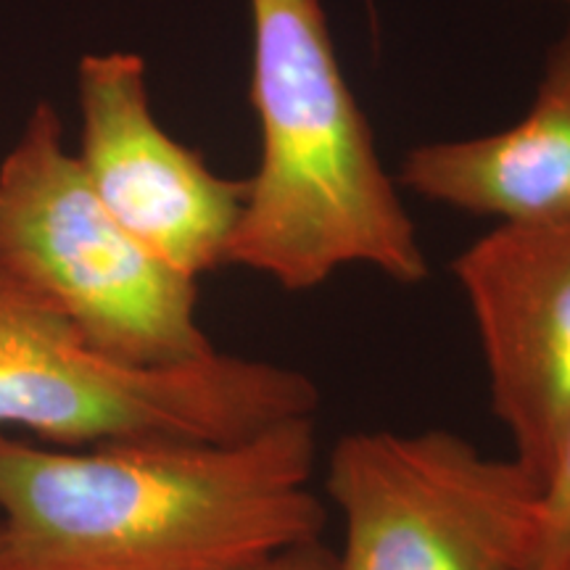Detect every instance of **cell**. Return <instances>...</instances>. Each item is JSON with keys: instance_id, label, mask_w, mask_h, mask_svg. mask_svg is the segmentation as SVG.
<instances>
[{"instance_id": "6da1fadb", "label": "cell", "mask_w": 570, "mask_h": 570, "mask_svg": "<svg viewBox=\"0 0 570 570\" xmlns=\"http://www.w3.org/2000/svg\"><path fill=\"white\" fill-rule=\"evenodd\" d=\"M315 423L85 449L0 433V570H217L317 539Z\"/></svg>"}, {"instance_id": "7a4b0ae2", "label": "cell", "mask_w": 570, "mask_h": 570, "mask_svg": "<svg viewBox=\"0 0 570 570\" xmlns=\"http://www.w3.org/2000/svg\"><path fill=\"white\" fill-rule=\"evenodd\" d=\"M259 167L225 265L298 294L348 265L428 277L415 223L377 159L320 0H248Z\"/></svg>"}, {"instance_id": "3957f363", "label": "cell", "mask_w": 570, "mask_h": 570, "mask_svg": "<svg viewBox=\"0 0 570 570\" xmlns=\"http://www.w3.org/2000/svg\"><path fill=\"white\" fill-rule=\"evenodd\" d=\"M317 389L275 362L214 352L142 367L92 348L0 273V433L85 449L114 441H240L312 417Z\"/></svg>"}, {"instance_id": "277c9868", "label": "cell", "mask_w": 570, "mask_h": 570, "mask_svg": "<svg viewBox=\"0 0 570 570\" xmlns=\"http://www.w3.org/2000/svg\"><path fill=\"white\" fill-rule=\"evenodd\" d=\"M0 273L111 360L175 367L217 352L198 323V281L106 212L48 101L0 161Z\"/></svg>"}, {"instance_id": "5b68a950", "label": "cell", "mask_w": 570, "mask_h": 570, "mask_svg": "<svg viewBox=\"0 0 570 570\" xmlns=\"http://www.w3.org/2000/svg\"><path fill=\"white\" fill-rule=\"evenodd\" d=\"M344 515L336 570H531L544 483L458 433L362 431L327 465Z\"/></svg>"}, {"instance_id": "8992f818", "label": "cell", "mask_w": 570, "mask_h": 570, "mask_svg": "<svg viewBox=\"0 0 570 570\" xmlns=\"http://www.w3.org/2000/svg\"><path fill=\"white\" fill-rule=\"evenodd\" d=\"M75 156L106 212L154 256L198 281L225 265L246 204V180L212 173L204 156L154 117L138 53L82 56Z\"/></svg>"}, {"instance_id": "52a82bcc", "label": "cell", "mask_w": 570, "mask_h": 570, "mask_svg": "<svg viewBox=\"0 0 570 570\" xmlns=\"http://www.w3.org/2000/svg\"><path fill=\"white\" fill-rule=\"evenodd\" d=\"M491 410L544 483L570 420V219L499 223L454 259Z\"/></svg>"}, {"instance_id": "ba28073f", "label": "cell", "mask_w": 570, "mask_h": 570, "mask_svg": "<svg viewBox=\"0 0 570 570\" xmlns=\"http://www.w3.org/2000/svg\"><path fill=\"white\" fill-rule=\"evenodd\" d=\"M399 183L428 202L499 223L570 219V17L523 119L481 138L410 148Z\"/></svg>"}, {"instance_id": "9c48e42d", "label": "cell", "mask_w": 570, "mask_h": 570, "mask_svg": "<svg viewBox=\"0 0 570 570\" xmlns=\"http://www.w3.org/2000/svg\"><path fill=\"white\" fill-rule=\"evenodd\" d=\"M570 541V420L562 431V439L554 452L552 468L544 479V497H541V539L537 562L531 570H537L544 562H550L562 547Z\"/></svg>"}, {"instance_id": "30bf717a", "label": "cell", "mask_w": 570, "mask_h": 570, "mask_svg": "<svg viewBox=\"0 0 570 570\" xmlns=\"http://www.w3.org/2000/svg\"><path fill=\"white\" fill-rule=\"evenodd\" d=\"M338 558L331 547L323 544V539H306L296 544L281 547L259 558L235 562V566L217 570H336Z\"/></svg>"}, {"instance_id": "8fae6325", "label": "cell", "mask_w": 570, "mask_h": 570, "mask_svg": "<svg viewBox=\"0 0 570 570\" xmlns=\"http://www.w3.org/2000/svg\"><path fill=\"white\" fill-rule=\"evenodd\" d=\"M537 570H570V541L550 562H544V566H539Z\"/></svg>"}, {"instance_id": "7c38bea8", "label": "cell", "mask_w": 570, "mask_h": 570, "mask_svg": "<svg viewBox=\"0 0 570 570\" xmlns=\"http://www.w3.org/2000/svg\"><path fill=\"white\" fill-rule=\"evenodd\" d=\"M547 3H554L560 6V9H566V13L570 17V0H547Z\"/></svg>"}, {"instance_id": "4fadbf2b", "label": "cell", "mask_w": 570, "mask_h": 570, "mask_svg": "<svg viewBox=\"0 0 570 570\" xmlns=\"http://www.w3.org/2000/svg\"><path fill=\"white\" fill-rule=\"evenodd\" d=\"M367 6H370V11H373V0H367Z\"/></svg>"}]
</instances>
